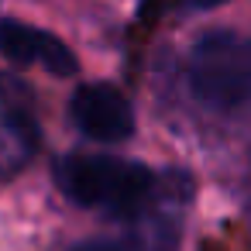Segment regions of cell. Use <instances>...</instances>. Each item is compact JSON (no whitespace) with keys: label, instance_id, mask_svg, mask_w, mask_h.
<instances>
[{"label":"cell","instance_id":"1","mask_svg":"<svg viewBox=\"0 0 251 251\" xmlns=\"http://www.w3.org/2000/svg\"><path fill=\"white\" fill-rule=\"evenodd\" d=\"M172 176H155L148 165L131 162V158H117V155H62L55 162V186L59 193L83 206V210H97L107 213L114 220H127L138 217L141 210H148L165 189H169Z\"/></svg>","mask_w":251,"mask_h":251},{"label":"cell","instance_id":"2","mask_svg":"<svg viewBox=\"0 0 251 251\" xmlns=\"http://www.w3.org/2000/svg\"><path fill=\"white\" fill-rule=\"evenodd\" d=\"M189 93L220 114L241 110L251 90V55L237 31H206L193 42L186 59Z\"/></svg>","mask_w":251,"mask_h":251},{"label":"cell","instance_id":"3","mask_svg":"<svg viewBox=\"0 0 251 251\" xmlns=\"http://www.w3.org/2000/svg\"><path fill=\"white\" fill-rule=\"evenodd\" d=\"M193 196V182L182 172H172L169 189L138 217H127L117 234H100L90 241L73 244L69 251H176L182 227H179V210Z\"/></svg>","mask_w":251,"mask_h":251},{"label":"cell","instance_id":"4","mask_svg":"<svg viewBox=\"0 0 251 251\" xmlns=\"http://www.w3.org/2000/svg\"><path fill=\"white\" fill-rule=\"evenodd\" d=\"M42 131L25 83L0 73V179L21 172L38 151Z\"/></svg>","mask_w":251,"mask_h":251},{"label":"cell","instance_id":"5","mask_svg":"<svg viewBox=\"0 0 251 251\" xmlns=\"http://www.w3.org/2000/svg\"><path fill=\"white\" fill-rule=\"evenodd\" d=\"M69 114H73L76 131L97 145H121L134 134V110L127 97L110 83L79 86L73 93Z\"/></svg>","mask_w":251,"mask_h":251},{"label":"cell","instance_id":"6","mask_svg":"<svg viewBox=\"0 0 251 251\" xmlns=\"http://www.w3.org/2000/svg\"><path fill=\"white\" fill-rule=\"evenodd\" d=\"M0 55L18 66H42L55 76H73L79 69V62L66 42H59L55 35L42 31V28L21 25L14 18L0 21Z\"/></svg>","mask_w":251,"mask_h":251},{"label":"cell","instance_id":"7","mask_svg":"<svg viewBox=\"0 0 251 251\" xmlns=\"http://www.w3.org/2000/svg\"><path fill=\"white\" fill-rule=\"evenodd\" d=\"M217 4H224V0H141L138 18L141 21H155L165 11H210Z\"/></svg>","mask_w":251,"mask_h":251}]
</instances>
